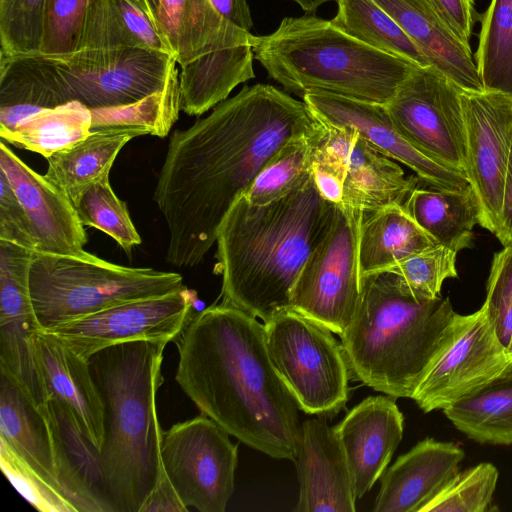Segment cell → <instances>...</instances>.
Segmentation results:
<instances>
[{
  "mask_svg": "<svg viewBox=\"0 0 512 512\" xmlns=\"http://www.w3.org/2000/svg\"><path fill=\"white\" fill-rule=\"evenodd\" d=\"M316 126L303 100L255 84L174 131L153 195L169 234L166 261L201 263L234 202L288 140Z\"/></svg>",
  "mask_w": 512,
  "mask_h": 512,
  "instance_id": "obj_1",
  "label": "cell"
},
{
  "mask_svg": "<svg viewBox=\"0 0 512 512\" xmlns=\"http://www.w3.org/2000/svg\"><path fill=\"white\" fill-rule=\"evenodd\" d=\"M176 344L175 380L202 414L249 447L296 461L300 409L272 362L264 323L221 302L192 315Z\"/></svg>",
  "mask_w": 512,
  "mask_h": 512,
  "instance_id": "obj_2",
  "label": "cell"
},
{
  "mask_svg": "<svg viewBox=\"0 0 512 512\" xmlns=\"http://www.w3.org/2000/svg\"><path fill=\"white\" fill-rule=\"evenodd\" d=\"M335 211L312 173L269 204L252 205L241 195L216 238L215 273L222 277V303L263 323L289 309L298 275L329 231Z\"/></svg>",
  "mask_w": 512,
  "mask_h": 512,
  "instance_id": "obj_3",
  "label": "cell"
},
{
  "mask_svg": "<svg viewBox=\"0 0 512 512\" xmlns=\"http://www.w3.org/2000/svg\"><path fill=\"white\" fill-rule=\"evenodd\" d=\"M167 344L126 342L89 359L104 405L105 435L99 463L112 512H140L164 471L156 395L164 381L161 367Z\"/></svg>",
  "mask_w": 512,
  "mask_h": 512,
  "instance_id": "obj_4",
  "label": "cell"
},
{
  "mask_svg": "<svg viewBox=\"0 0 512 512\" xmlns=\"http://www.w3.org/2000/svg\"><path fill=\"white\" fill-rule=\"evenodd\" d=\"M456 314L449 298H417L392 272L362 276L358 307L340 335L350 378L412 398L447 344Z\"/></svg>",
  "mask_w": 512,
  "mask_h": 512,
  "instance_id": "obj_5",
  "label": "cell"
},
{
  "mask_svg": "<svg viewBox=\"0 0 512 512\" xmlns=\"http://www.w3.org/2000/svg\"><path fill=\"white\" fill-rule=\"evenodd\" d=\"M251 47L269 77L301 99L327 92L385 105L419 67L310 15L283 18L273 33L254 36Z\"/></svg>",
  "mask_w": 512,
  "mask_h": 512,
  "instance_id": "obj_6",
  "label": "cell"
},
{
  "mask_svg": "<svg viewBox=\"0 0 512 512\" xmlns=\"http://www.w3.org/2000/svg\"><path fill=\"white\" fill-rule=\"evenodd\" d=\"M184 287L176 272L117 265L93 254L34 251L30 292L41 328Z\"/></svg>",
  "mask_w": 512,
  "mask_h": 512,
  "instance_id": "obj_7",
  "label": "cell"
},
{
  "mask_svg": "<svg viewBox=\"0 0 512 512\" xmlns=\"http://www.w3.org/2000/svg\"><path fill=\"white\" fill-rule=\"evenodd\" d=\"M274 366L299 409L334 416L348 400L349 370L332 331L289 308L264 323Z\"/></svg>",
  "mask_w": 512,
  "mask_h": 512,
  "instance_id": "obj_8",
  "label": "cell"
},
{
  "mask_svg": "<svg viewBox=\"0 0 512 512\" xmlns=\"http://www.w3.org/2000/svg\"><path fill=\"white\" fill-rule=\"evenodd\" d=\"M48 57L68 102L79 101L90 110L135 102L163 89L177 70L171 54L142 48L78 50Z\"/></svg>",
  "mask_w": 512,
  "mask_h": 512,
  "instance_id": "obj_9",
  "label": "cell"
},
{
  "mask_svg": "<svg viewBox=\"0 0 512 512\" xmlns=\"http://www.w3.org/2000/svg\"><path fill=\"white\" fill-rule=\"evenodd\" d=\"M362 221L336 205L333 223L306 260L290 308L341 335L361 295L359 235Z\"/></svg>",
  "mask_w": 512,
  "mask_h": 512,
  "instance_id": "obj_10",
  "label": "cell"
},
{
  "mask_svg": "<svg viewBox=\"0 0 512 512\" xmlns=\"http://www.w3.org/2000/svg\"><path fill=\"white\" fill-rule=\"evenodd\" d=\"M161 458L186 507L226 510L235 488L237 446L214 420L201 414L163 431Z\"/></svg>",
  "mask_w": 512,
  "mask_h": 512,
  "instance_id": "obj_11",
  "label": "cell"
},
{
  "mask_svg": "<svg viewBox=\"0 0 512 512\" xmlns=\"http://www.w3.org/2000/svg\"><path fill=\"white\" fill-rule=\"evenodd\" d=\"M461 88L432 66L417 67L385 104L402 136L430 158L466 175Z\"/></svg>",
  "mask_w": 512,
  "mask_h": 512,
  "instance_id": "obj_12",
  "label": "cell"
},
{
  "mask_svg": "<svg viewBox=\"0 0 512 512\" xmlns=\"http://www.w3.org/2000/svg\"><path fill=\"white\" fill-rule=\"evenodd\" d=\"M195 299V293L184 286L40 329L89 361L99 351L126 342L177 339L193 315Z\"/></svg>",
  "mask_w": 512,
  "mask_h": 512,
  "instance_id": "obj_13",
  "label": "cell"
},
{
  "mask_svg": "<svg viewBox=\"0 0 512 512\" xmlns=\"http://www.w3.org/2000/svg\"><path fill=\"white\" fill-rule=\"evenodd\" d=\"M512 362L485 308L456 314L452 334L411 399L428 413L444 409L498 377Z\"/></svg>",
  "mask_w": 512,
  "mask_h": 512,
  "instance_id": "obj_14",
  "label": "cell"
},
{
  "mask_svg": "<svg viewBox=\"0 0 512 512\" xmlns=\"http://www.w3.org/2000/svg\"><path fill=\"white\" fill-rule=\"evenodd\" d=\"M466 134V177L479 207V225L495 236L500 228L512 151V95L460 91Z\"/></svg>",
  "mask_w": 512,
  "mask_h": 512,
  "instance_id": "obj_15",
  "label": "cell"
},
{
  "mask_svg": "<svg viewBox=\"0 0 512 512\" xmlns=\"http://www.w3.org/2000/svg\"><path fill=\"white\" fill-rule=\"evenodd\" d=\"M302 100L316 120L354 129L372 147L409 167L430 187L453 192L471 188L464 173L430 158L406 140L385 105L327 92H309Z\"/></svg>",
  "mask_w": 512,
  "mask_h": 512,
  "instance_id": "obj_16",
  "label": "cell"
},
{
  "mask_svg": "<svg viewBox=\"0 0 512 512\" xmlns=\"http://www.w3.org/2000/svg\"><path fill=\"white\" fill-rule=\"evenodd\" d=\"M33 253L0 239V366L41 405L47 396L31 343L41 328L30 292Z\"/></svg>",
  "mask_w": 512,
  "mask_h": 512,
  "instance_id": "obj_17",
  "label": "cell"
},
{
  "mask_svg": "<svg viewBox=\"0 0 512 512\" xmlns=\"http://www.w3.org/2000/svg\"><path fill=\"white\" fill-rule=\"evenodd\" d=\"M317 122L322 140L342 156L346 165L340 208L362 221L366 213L404 204L417 187L418 176L407 177L401 166L372 147L354 129Z\"/></svg>",
  "mask_w": 512,
  "mask_h": 512,
  "instance_id": "obj_18",
  "label": "cell"
},
{
  "mask_svg": "<svg viewBox=\"0 0 512 512\" xmlns=\"http://www.w3.org/2000/svg\"><path fill=\"white\" fill-rule=\"evenodd\" d=\"M0 170L4 172L23 205L36 241L35 251L85 256L84 225L68 195L23 162L0 142Z\"/></svg>",
  "mask_w": 512,
  "mask_h": 512,
  "instance_id": "obj_19",
  "label": "cell"
},
{
  "mask_svg": "<svg viewBox=\"0 0 512 512\" xmlns=\"http://www.w3.org/2000/svg\"><path fill=\"white\" fill-rule=\"evenodd\" d=\"M348 463L357 499L385 472L404 429V418L391 396H369L333 426Z\"/></svg>",
  "mask_w": 512,
  "mask_h": 512,
  "instance_id": "obj_20",
  "label": "cell"
},
{
  "mask_svg": "<svg viewBox=\"0 0 512 512\" xmlns=\"http://www.w3.org/2000/svg\"><path fill=\"white\" fill-rule=\"evenodd\" d=\"M299 512H354L356 495L348 463L324 416L302 422L299 454Z\"/></svg>",
  "mask_w": 512,
  "mask_h": 512,
  "instance_id": "obj_21",
  "label": "cell"
},
{
  "mask_svg": "<svg viewBox=\"0 0 512 512\" xmlns=\"http://www.w3.org/2000/svg\"><path fill=\"white\" fill-rule=\"evenodd\" d=\"M31 343L47 398L58 399L70 409L81 432L100 452L105 413L89 361L41 329L33 334Z\"/></svg>",
  "mask_w": 512,
  "mask_h": 512,
  "instance_id": "obj_22",
  "label": "cell"
},
{
  "mask_svg": "<svg viewBox=\"0 0 512 512\" xmlns=\"http://www.w3.org/2000/svg\"><path fill=\"white\" fill-rule=\"evenodd\" d=\"M464 457L452 442H418L385 471L373 511L421 512L459 471Z\"/></svg>",
  "mask_w": 512,
  "mask_h": 512,
  "instance_id": "obj_23",
  "label": "cell"
},
{
  "mask_svg": "<svg viewBox=\"0 0 512 512\" xmlns=\"http://www.w3.org/2000/svg\"><path fill=\"white\" fill-rule=\"evenodd\" d=\"M400 25L430 66L464 90L484 86L470 44L461 41L425 0H374Z\"/></svg>",
  "mask_w": 512,
  "mask_h": 512,
  "instance_id": "obj_24",
  "label": "cell"
},
{
  "mask_svg": "<svg viewBox=\"0 0 512 512\" xmlns=\"http://www.w3.org/2000/svg\"><path fill=\"white\" fill-rule=\"evenodd\" d=\"M154 24L180 66L218 49L251 45L254 37L223 19L209 0H160Z\"/></svg>",
  "mask_w": 512,
  "mask_h": 512,
  "instance_id": "obj_25",
  "label": "cell"
},
{
  "mask_svg": "<svg viewBox=\"0 0 512 512\" xmlns=\"http://www.w3.org/2000/svg\"><path fill=\"white\" fill-rule=\"evenodd\" d=\"M0 438L63 494L55 439L44 408L1 366Z\"/></svg>",
  "mask_w": 512,
  "mask_h": 512,
  "instance_id": "obj_26",
  "label": "cell"
},
{
  "mask_svg": "<svg viewBox=\"0 0 512 512\" xmlns=\"http://www.w3.org/2000/svg\"><path fill=\"white\" fill-rule=\"evenodd\" d=\"M68 103L56 68L46 55L0 53V135L25 118Z\"/></svg>",
  "mask_w": 512,
  "mask_h": 512,
  "instance_id": "obj_27",
  "label": "cell"
},
{
  "mask_svg": "<svg viewBox=\"0 0 512 512\" xmlns=\"http://www.w3.org/2000/svg\"><path fill=\"white\" fill-rule=\"evenodd\" d=\"M251 45L212 51L180 66L181 110L200 116L225 101L239 84L255 78Z\"/></svg>",
  "mask_w": 512,
  "mask_h": 512,
  "instance_id": "obj_28",
  "label": "cell"
},
{
  "mask_svg": "<svg viewBox=\"0 0 512 512\" xmlns=\"http://www.w3.org/2000/svg\"><path fill=\"white\" fill-rule=\"evenodd\" d=\"M438 245L407 213L392 204L363 216L359 235L360 276L382 272L408 256Z\"/></svg>",
  "mask_w": 512,
  "mask_h": 512,
  "instance_id": "obj_29",
  "label": "cell"
},
{
  "mask_svg": "<svg viewBox=\"0 0 512 512\" xmlns=\"http://www.w3.org/2000/svg\"><path fill=\"white\" fill-rule=\"evenodd\" d=\"M128 48L171 54L138 0H93L86 14L78 50Z\"/></svg>",
  "mask_w": 512,
  "mask_h": 512,
  "instance_id": "obj_30",
  "label": "cell"
},
{
  "mask_svg": "<svg viewBox=\"0 0 512 512\" xmlns=\"http://www.w3.org/2000/svg\"><path fill=\"white\" fill-rule=\"evenodd\" d=\"M403 207L437 244L456 252L471 247L474 226L479 224L472 187L464 192L415 187Z\"/></svg>",
  "mask_w": 512,
  "mask_h": 512,
  "instance_id": "obj_31",
  "label": "cell"
},
{
  "mask_svg": "<svg viewBox=\"0 0 512 512\" xmlns=\"http://www.w3.org/2000/svg\"><path fill=\"white\" fill-rule=\"evenodd\" d=\"M468 438L484 444H512V362L496 378L443 409Z\"/></svg>",
  "mask_w": 512,
  "mask_h": 512,
  "instance_id": "obj_32",
  "label": "cell"
},
{
  "mask_svg": "<svg viewBox=\"0 0 512 512\" xmlns=\"http://www.w3.org/2000/svg\"><path fill=\"white\" fill-rule=\"evenodd\" d=\"M91 124V110L79 101H71L25 118L0 137L47 159L84 140L91 133Z\"/></svg>",
  "mask_w": 512,
  "mask_h": 512,
  "instance_id": "obj_33",
  "label": "cell"
},
{
  "mask_svg": "<svg viewBox=\"0 0 512 512\" xmlns=\"http://www.w3.org/2000/svg\"><path fill=\"white\" fill-rule=\"evenodd\" d=\"M134 137L122 130L91 132L81 142L48 157L44 175L65 193L109 176L118 153Z\"/></svg>",
  "mask_w": 512,
  "mask_h": 512,
  "instance_id": "obj_34",
  "label": "cell"
},
{
  "mask_svg": "<svg viewBox=\"0 0 512 512\" xmlns=\"http://www.w3.org/2000/svg\"><path fill=\"white\" fill-rule=\"evenodd\" d=\"M330 20L345 34L419 67L429 62L395 19L374 0H338Z\"/></svg>",
  "mask_w": 512,
  "mask_h": 512,
  "instance_id": "obj_35",
  "label": "cell"
},
{
  "mask_svg": "<svg viewBox=\"0 0 512 512\" xmlns=\"http://www.w3.org/2000/svg\"><path fill=\"white\" fill-rule=\"evenodd\" d=\"M181 93L176 70L167 85L135 102L92 109L91 132L122 130L135 135L166 137L179 118Z\"/></svg>",
  "mask_w": 512,
  "mask_h": 512,
  "instance_id": "obj_36",
  "label": "cell"
},
{
  "mask_svg": "<svg viewBox=\"0 0 512 512\" xmlns=\"http://www.w3.org/2000/svg\"><path fill=\"white\" fill-rule=\"evenodd\" d=\"M475 62L485 90L512 95V0H491L482 16Z\"/></svg>",
  "mask_w": 512,
  "mask_h": 512,
  "instance_id": "obj_37",
  "label": "cell"
},
{
  "mask_svg": "<svg viewBox=\"0 0 512 512\" xmlns=\"http://www.w3.org/2000/svg\"><path fill=\"white\" fill-rule=\"evenodd\" d=\"M84 226L101 230L127 254L141 243L127 205L114 193L109 176L100 178L66 193Z\"/></svg>",
  "mask_w": 512,
  "mask_h": 512,
  "instance_id": "obj_38",
  "label": "cell"
},
{
  "mask_svg": "<svg viewBox=\"0 0 512 512\" xmlns=\"http://www.w3.org/2000/svg\"><path fill=\"white\" fill-rule=\"evenodd\" d=\"M315 129L291 138L280 148L243 194L248 203L265 205L276 201L311 175L312 137Z\"/></svg>",
  "mask_w": 512,
  "mask_h": 512,
  "instance_id": "obj_39",
  "label": "cell"
},
{
  "mask_svg": "<svg viewBox=\"0 0 512 512\" xmlns=\"http://www.w3.org/2000/svg\"><path fill=\"white\" fill-rule=\"evenodd\" d=\"M498 470L488 462L457 472L421 512H485L490 509Z\"/></svg>",
  "mask_w": 512,
  "mask_h": 512,
  "instance_id": "obj_40",
  "label": "cell"
},
{
  "mask_svg": "<svg viewBox=\"0 0 512 512\" xmlns=\"http://www.w3.org/2000/svg\"><path fill=\"white\" fill-rule=\"evenodd\" d=\"M457 254L438 244L408 256L386 271L394 273L413 296L434 299L441 296V288L446 279L457 278Z\"/></svg>",
  "mask_w": 512,
  "mask_h": 512,
  "instance_id": "obj_41",
  "label": "cell"
},
{
  "mask_svg": "<svg viewBox=\"0 0 512 512\" xmlns=\"http://www.w3.org/2000/svg\"><path fill=\"white\" fill-rule=\"evenodd\" d=\"M45 0H0V53L40 54Z\"/></svg>",
  "mask_w": 512,
  "mask_h": 512,
  "instance_id": "obj_42",
  "label": "cell"
},
{
  "mask_svg": "<svg viewBox=\"0 0 512 512\" xmlns=\"http://www.w3.org/2000/svg\"><path fill=\"white\" fill-rule=\"evenodd\" d=\"M0 466L14 488L35 509L42 512H78L56 487L33 469L2 438Z\"/></svg>",
  "mask_w": 512,
  "mask_h": 512,
  "instance_id": "obj_43",
  "label": "cell"
},
{
  "mask_svg": "<svg viewBox=\"0 0 512 512\" xmlns=\"http://www.w3.org/2000/svg\"><path fill=\"white\" fill-rule=\"evenodd\" d=\"M93 0H45L40 54L65 55L78 51L86 14Z\"/></svg>",
  "mask_w": 512,
  "mask_h": 512,
  "instance_id": "obj_44",
  "label": "cell"
},
{
  "mask_svg": "<svg viewBox=\"0 0 512 512\" xmlns=\"http://www.w3.org/2000/svg\"><path fill=\"white\" fill-rule=\"evenodd\" d=\"M482 306L506 347L512 334V246L494 254Z\"/></svg>",
  "mask_w": 512,
  "mask_h": 512,
  "instance_id": "obj_45",
  "label": "cell"
},
{
  "mask_svg": "<svg viewBox=\"0 0 512 512\" xmlns=\"http://www.w3.org/2000/svg\"><path fill=\"white\" fill-rule=\"evenodd\" d=\"M0 239L35 251L36 241L28 215L13 187L0 170Z\"/></svg>",
  "mask_w": 512,
  "mask_h": 512,
  "instance_id": "obj_46",
  "label": "cell"
},
{
  "mask_svg": "<svg viewBox=\"0 0 512 512\" xmlns=\"http://www.w3.org/2000/svg\"><path fill=\"white\" fill-rule=\"evenodd\" d=\"M457 37L469 44L476 13L473 0H425Z\"/></svg>",
  "mask_w": 512,
  "mask_h": 512,
  "instance_id": "obj_47",
  "label": "cell"
},
{
  "mask_svg": "<svg viewBox=\"0 0 512 512\" xmlns=\"http://www.w3.org/2000/svg\"><path fill=\"white\" fill-rule=\"evenodd\" d=\"M184 512L188 507L180 499L165 470L162 471L140 512Z\"/></svg>",
  "mask_w": 512,
  "mask_h": 512,
  "instance_id": "obj_48",
  "label": "cell"
},
{
  "mask_svg": "<svg viewBox=\"0 0 512 512\" xmlns=\"http://www.w3.org/2000/svg\"><path fill=\"white\" fill-rule=\"evenodd\" d=\"M214 10L232 25L250 32L253 20L246 0H209Z\"/></svg>",
  "mask_w": 512,
  "mask_h": 512,
  "instance_id": "obj_49",
  "label": "cell"
},
{
  "mask_svg": "<svg viewBox=\"0 0 512 512\" xmlns=\"http://www.w3.org/2000/svg\"><path fill=\"white\" fill-rule=\"evenodd\" d=\"M496 237L503 246H512V151L504 186L500 228Z\"/></svg>",
  "mask_w": 512,
  "mask_h": 512,
  "instance_id": "obj_50",
  "label": "cell"
},
{
  "mask_svg": "<svg viewBox=\"0 0 512 512\" xmlns=\"http://www.w3.org/2000/svg\"><path fill=\"white\" fill-rule=\"evenodd\" d=\"M297 3L306 13H314L322 4L330 1L337 3L338 0H292Z\"/></svg>",
  "mask_w": 512,
  "mask_h": 512,
  "instance_id": "obj_51",
  "label": "cell"
},
{
  "mask_svg": "<svg viewBox=\"0 0 512 512\" xmlns=\"http://www.w3.org/2000/svg\"><path fill=\"white\" fill-rule=\"evenodd\" d=\"M138 2L154 22L158 14L160 0H138Z\"/></svg>",
  "mask_w": 512,
  "mask_h": 512,
  "instance_id": "obj_52",
  "label": "cell"
},
{
  "mask_svg": "<svg viewBox=\"0 0 512 512\" xmlns=\"http://www.w3.org/2000/svg\"><path fill=\"white\" fill-rule=\"evenodd\" d=\"M506 350H507V352H508V354H509V356H510V358L512 360V334H511L509 342H508V344L506 346Z\"/></svg>",
  "mask_w": 512,
  "mask_h": 512,
  "instance_id": "obj_53",
  "label": "cell"
}]
</instances>
